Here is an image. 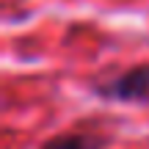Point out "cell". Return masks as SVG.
<instances>
[{
  "mask_svg": "<svg viewBox=\"0 0 149 149\" xmlns=\"http://www.w3.org/2000/svg\"><path fill=\"white\" fill-rule=\"evenodd\" d=\"M108 141L97 133H61L47 138L39 149H105Z\"/></svg>",
  "mask_w": 149,
  "mask_h": 149,
  "instance_id": "cell-2",
  "label": "cell"
},
{
  "mask_svg": "<svg viewBox=\"0 0 149 149\" xmlns=\"http://www.w3.org/2000/svg\"><path fill=\"white\" fill-rule=\"evenodd\" d=\"M94 91L113 102H149V64H138L116 77L102 80L94 86Z\"/></svg>",
  "mask_w": 149,
  "mask_h": 149,
  "instance_id": "cell-1",
  "label": "cell"
}]
</instances>
